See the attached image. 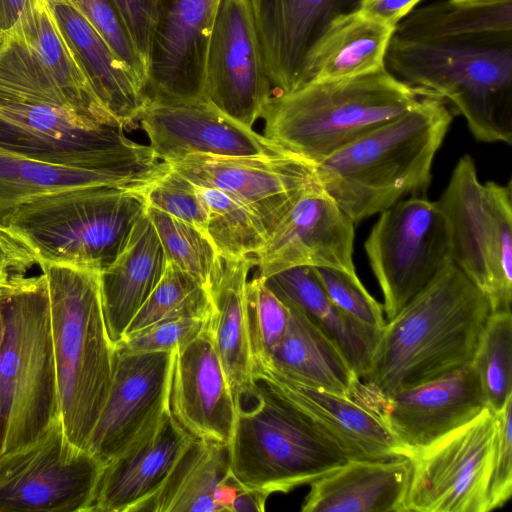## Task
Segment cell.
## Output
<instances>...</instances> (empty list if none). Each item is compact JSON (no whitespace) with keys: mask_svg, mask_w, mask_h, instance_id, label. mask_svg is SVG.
<instances>
[{"mask_svg":"<svg viewBox=\"0 0 512 512\" xmlns=\"http://www.w3.org/2000/svg\"><path fill=\"white\" fill-rule=\"evenodd\" d=\"M209 318H176L154 323L126 335L115 345L119 352H171L198 336Z\"/></svg>","mask_w":512,"mask_h":512,"instance_id":"ee69618b","label":"cell"},{"mask_svg":"<svg viewBox=\"0 0 512 512\" xmlns=\"http://www.w3.org/2000/svg\"><path fill=\"white\" fill-rule=\"evenodd\" d=\"M245 488L231 473L218 485L214 492V500L219 512H231L238 493Z\"/></svg>","mask_w":512,"mask_h":512,"instance_id":"f907efd6","label":"cell"},{"mask_svg":"<svg viewBox=\"0 0 512 512\" xmlns=\"http://www.w3.org/2000/svg\"><path fill=\"white\" fill-rule=\"evenodd\" d=\"M271 96L248 0H219L207 47L203 97L252 128Z\"/></svg>","mask_w":512,"mask_h":512,"instance_id":"9a60e30c","label":"cell"},{"mask_svg":"<svg viewBox=\"0 0 512 512\" xmlns=\"http://www.w3.org/2000/svg\"><path fill=\"white\" fill-rule=\"evenodd\" d=\"M46 0H0V38L18 30Z\"/></svg>","mask_w":512,"mask_h":512,"instance_id":"681fc988","label":"cell"},{"mask_svg":"<svg viewBox=\"0 0 512 512\" xmlns=\"http://www.w3.org/2000/svg\"><path fill=\"white\" fill-rule=\"evenodd\" d=\"M167 258L147 212L134 225L115 260L99 275L103 314L116 345L161 279Z\"/></svg>","mask_w":512,"mask_h":512,"instance_id":"4316f807","label":"cell"},{"mask_svg":"<svg viewBox=\"0 0 512 512\" xmlns=\"http://www.w3.org/2000/svg\"><path fill=\"white\" fill-rule=\"evenodd\" d=\"M434 94L407 84L386 67L372 73L311 81L272 95L261 118L264 136L315 164L403 115Z\"/></svg>","mask_w":512,"mask_h":512,"instance_id":"5b68a950","label":"cell"},{"mask_svg":"<svg viewBox=\"0 0 512 512\" xmlns=\"http://www.w3.org/2000/svg\"><path fill=\"white\" fill-rule=\"evenodd\" d=\"M212 313L210 294L192 276L167 262L161 279L130 322L124 337L159 321L207 319Z\"/></svg>","mask_w":512,"mask_h":512,"instance_id":"74e56055","label":"cell"},{"mask_svg":"<svg viewBox=\"0 0 512 512\" xmlns=\"http://www.w3.org/2000/svg\"><path fill=\"white\" fill-rule=\"evenodd\" d=\"M452 2L462 4V5H470V6H483V5H491L511 0H450Z\"/></svg>","mask_w":512,"mask_h":512,"instance_id":"db71d44e","label":"cell"},{"mask_svg":"<svg viewBox=\"0 0 512 512\" xmlns=\"http://www.w3.org/2000/svg\"><path fill=\"white\" fill-rule=\"evenodd\" d=\"M71 1L146 89L147 66L136 48L115 1Z\"/></svg>","mask_w":512,"mask_h":512,"instance_id":"b9f144b4","label":"cell"},{"mask_svg":"<svg viewBox=\"0 0 512 512\" xmlns=\"http://www.w3.org/2000/svg\"><path fill=\"white\" fill-rule=\"evenodd\" d=\"M147 206L142 191L107 185L70 187L22 203L6 226L39 262L101 272L124 248Z\"/></svg>","mask_w":512,"mask_h":512,"instance_id":"ba28073f","label":"cell"},{"mask_svg":"<svg viewBox=\"0 0 512 512\" xmlns=\"http://www.w3.org/2000/svg\"><path fill=\"white\" fill-rule=\"evenodd\" d=\"M59 418L46 278L14 274L0 348V454L32 444Z\"/></svg>","mask_w":512,"mask_h":512,"instance_id":"8992f818","label":"cell"},{"mask_svg":"<svg viewBox=\"0 0 512 512\" xmlns=\"http://www.w3.org/2000/svg\"><path fill=\"white\" fill-rule=\"evenodd\" d=\"M385 67L448 101L477 141L512 143V32L424 41L392 36Z\"/></svg>","mask_w":512,"mask_h":512,"instance_id":"3957f363","label":"cell"},{"mask_svg":"<svg viewBox=\"0 0 512 512\" xmlns=\"http://www.w3.org/2000/svg\"><path fill=\"white\" fill-rule=\"evenodd\" d=\"M423 0H361L357 10L391 26H396Z\"/></svg>","mask_w":512,"mask_h":512,"instance_id":"c3c4849f","label":"cell"},{"mask_svg":"<svg viewBox=\"0 0 512 512\" xmlns=\"http://www.w3.org/2000/svg\"><path fill=\"white\" fill-rule=\"evenodd\" d=\"M512 397L495 413L497 439L489 487L490 511L503 507L512 494Z\"/></svg>","mask_w":512,"mask_h":512,"instance_id":"f6af8a7d","label":"cell"},{"mask_svg":"<svg viewBox=\"0 0 512 512\" xmlns=\"http://www.w3.org/2000/svg\"><path fill=\"white\" fill-rule=\"evenodd\" d=\"M137 123L155 156L167 163L191 154L242 157L288 152L204 97L149 99Z\"/></svg>","mask_w":512,"mask_h":512,"instance_id":"2e32d148","label":"cell"},{"mask_svg":"<svg viewBox=\"0 0 512 512\" xmlns=\"http://www.w3.org/2000/svg\"><path fill=\"white\" fill-rule=\"evenodd\" d=\"M253 374L268 379L350 461L408 457L381 418L356 400L297 384L267 368H253Z\"/></svg>","mask_w":512,"mask_h":512,"instance_id":"cb8c5ba5","label":"cell"},{"mask_svg":"<svg viewBox=\"0 0 512 512\" xmlns=\"http://www.w3.org/2000/svg\"><path fill=\"white\" fill-rule=\"evenodd\" d=\"M47 282L60 420L85 449L106 401L115 362L102 308L100 272L39 262Z\"/></svg>","mask_w":512,"mask_h":512,"instance_id":"277c9868","label":"cell"},{"mask_svg":"<svg viewBox=\"0 0 512 512\" xmlns=\"http://www.w3.org/2000/svg\"><path fill=\"white\" fill-rule=\"evenodd\" d=\"M149 216L170 262L192 276L209 294L223 268L211 239L193 225L157 208L147 206Z\"/></svg>","mask_w":512,"mask_h":512,"instance_id":"d590c367","label":"cell"},{"mask_svg":"<svg viewBox=\"0 0 512 512\" xmlns=\"http://www.w3.org/2000/svg\"><path fill=\"white\" fill-rule=\"evenodd\" d=\"M230 473L228 444L192 437L161 487L132 512H219L214 492Z\"/></svg>","mask_w":512,"mask_h":512,"instance_id":"d6a6232c","label":"cell"},{"mask_svg":"<svg viewBox=\"0 0 512 512\" xmlns=\"http://www.w3.org/2000/svg\"><path fill=\"white\" fill-rule=\"evenodd\" d=\"M496 439V416L486 407L466 424L410 451L403 512L490 511Z\"/></svg>","mask_w":512,"mask_h":512,"instance_id":"7c38bea8","label":"cell"},{"mask_svg":"<svg viewBox=\"0 0 512 512\" xmlns=\"http://www.w3.org/2000/svg\"><path fill=\"white\" fill-rule=\"evenodd\" d=\"M144 194L148 206L187 222L208 236V211L198 186L172 167Z\"/></svg>","mask_w":512,"mask_h":512,"instance_id":"7bdbcfd3","label":"cell"},{"mask_svg":"<svg viewBox=\"0 0 512 512\" xmlns=\"http://www.w3.org/2000/svg\"><path fill=\"white\" fill-rule=\"evenodd\" d=\"M124 130L51 104L0 98V147L28 159L104 169L156 157Z\"/></svg>","mask_w":512,"mask_h":512,"instance_id":"8fae6325","label":"cell"},{"mask_svg":"<svg viewBox=\"0 0 512 512\" xmlns=\"http://www.w3.org/2000/svg\"><path fill=\"white\" fill-rule=\"evenodd\" d=\"M358 403L378 415L408 453L466 424L487 407L472 363L389 397Z\"/></svg>","mask_w":512,"mask_h":512,"instance_id":"d6986e66","label":"cell"},{"mask_svg":"<svg viewBox=\"0 0 512 512\" xmlns=\"http://www.w3.org/2000/svg\"><path fill=\"white\" fill-rule=\"evenodd\" d=\"M471 363L487 407L494 413L501 411L512 397L511 311L490 314Z\"/></svg>","mask_w":512,"mask_h":512,"instance_id":"f35d334b","label":"cell"},{"mask_svg":"<svg viewBox=\"0 0 512 512\" xmlns=\"http://www.w3.org/2000/svg\"><path fill=\"white\" fill-rule=\"evenodd\" d=\"M169 164L194 184L238 200L268 235L306 191L320 184L316 164L290 151L275 156L191 154Z\"/></svg>","mask_w":512,"mask_h":512,"instance_id":"5bb4252c","label":"cell"},{"mask_svg":"<svg viewBox=\"0 0 512 512\" xmlns=\"http://www.w3.org/2000/svg\"><path fill=\"white\" fill-rule=\"evenodd\" d=\"M354 223L318 184L306 191L254 254L257 276L298 266L356 273Z\"/></svg>","mask_w":512,"mask_h":512,"instance_id":"ac0fdd59","label":"cell"},{"mask_svg":"<svg viewBox=\"0 0 512 512\" xmlns=\"http://www.w3.org/2000/svg\"><path fill=\"white\" fill-rule=\"evenodd\" d=\"M284 303L290 309L286 332L269 361L253 368H267L297 384L352 398L359 378L341 350L300 308Z\"/></svg>","mask_w":512,"mask_h":512,"instance_id":"f1b7e54d","label":"cell"},{"mask_svg":"<svg viewBox=\"0 0 512 512\" xmlns=\"http://www.w3.org/2000/svg\"><path fill=\"white\" fill-rule=\"evenodd\" d=\"M0 153L10 154L7 150L0 147ZM12 154V153H11Z\"/></svg>","mask_w":512,"mask_h":512,"instance_id":"11a10c76","label":"cell"},{"mask_svg":"<svg viewBox=\"0 0 512 512\" xmlns=\"http://www.w3.org/2000/svg\"><path fill=\"white\" fill-rule=\"evenodd\" d=\"M169 409L192 437L229 444L236 407L206 326L175 350Z\"/></svg>","mask_w":512,"mask_h":512,"instance_id":"7402d4cb","label":"cell"},{"mask_svg":"<svg viewBox=\"0 0 512 512\" xmlns=\"http://www.w3.org/2000/svg\"><path fill=\"white\" fill-rule=\"evenodd\" d=\"M16 31L21 32L35 50L78 114L97 123L124 128L94 92L71 44L51 12L48 0L41 3Z\"/></svg>","mask_w":512,"mask_h":512,"instance_id":"836d02e7","label":"cell"},{"mask_svg":"<svg viewBox=\"0 0 512 512\" xmlns=\"http://www.w3.org/2000/svg\"><path fill=\"white\" fill-rule=\"evenodd\" d=\"M210 291L213 313L206 323L223 367L235 407L253 386V361L248 334L246 284L252 256L223 259Z\"/></svg>","mask_w":512,"mask_h":512,"instance_id":"f546056e","label":"cell"},{"mask_svg":"<svg viewBox=\"0 0 512 512\" xmlns=\"http://www.w3.org/2000/svg\"><path fill=\"white\" fill-rule=\"evenodd\" d=\"M283 302L300 308L338 346L359 380L370 371L382 330L362 325L337 309L308 266L285 269L264 278Z\"/></svg>","mask_w":512,"mask_h":512,"instance_id":"1f68e13d","label":"cell"},{"mask_svg":"<svg viewBox=\"0 0 512 512\" xmlns=\"http://www.w3.org/2000/svg\"><path fill=\"white\" fill-rule=\"evenodd\" d=\"M48 5L100 101L124 129L137 128L149 100L144 86L71 0H48Z\"/></svg>","mask_w":512,"mask_h":512,"instance_id":"484cf974","label":"cell"},{"mask_svg":"<svg viewBox=\"0 0 512 512\" xmlns=\"http://www.w3.org/2000/svg\"><path fill=\"white\" fill-rule=\"evenodd\" d=\"M438 203L450 226L452 262L485 294L491 313L511 311V183H481L465 154Z\"/></svg>","mask_w":512,"mask_h":512,"instance_id":"9c48e42d","label":"cell"},{"mask_svg":"<svg viewBox=\"0 0 512 512\" xmlns=\"http://www.w3.org/2000/svg\"><path fill=\"white\" fill-rule=\"evenodd\" d=\"M361 0H248L272 95L301 88L306 56L328 24Z\"/></svg>","mask_w":512,"mask_h":512,"instance_id":"44dd1931","label":"cell"},{"mask_svg":"<svg viewBox=\"0 0 512 512\" xmlns=\"http://www.w3.org/2000/svg\"><path fill=\"white\" fill-rule=\"evenodd\" d=\"M7 282L8 278L0 281V348L4 331V308L7 293Z\"/></svg>","mask_w":512,"mask_h":512,"instance_id":"f5cc1de1","label":"cell"},{"mask_svg":"<svg viewBox=\"0 0 512 512\" xmlns=\"http://www.w3.org/2000/svg\"><path fill=\"white\" fill-rule=\"evenodd\" d=\"M387 320L452 262L451 232L438 201L411 196L382 211L364 243Z\"/></svg>","mask_w":512,"mask_h":512,"instance_id":"30bf717a","label":"cell"},{"mask_svg":"<svg viewBox=\"0 0 512 512\" xmlns=\"http://www.w3.org/2000/svg\"><path fill=\"white\" fill-rule=\"evenodd\" d=\"M219 0H158L148 55L149 99L203 97L209 37Z\"/></svg>","mask_w":512,"mask_h":512,"instance_id":"ffe728a7","label":"cell"},{"mask_svg":"<svg viewBox=\"0 0 512 512\" xmlns=\"http://www.w3.org/2000/svg\"><path fill=\"white\" fill-rule=\"evenodd\" d=\"M411 461H349L310 483L302 512H403Z\"/></svg>","mask_w":512,"mask_h":512,"instance_id":"83f0119b","label":"cell"},{"mask_svg":"<svg viewBox=\"0 0 512 512\" xmlns=\"http://www.w3.org/2000/svg\"><path fill=\"white\" fill-rule=\"evenodd\" d=\"M103 468L68 441L59 418L32 444L0 454V512H89Z\"/></svg>","mask_w":512,"mask_h":512,"instance_id":"4fadbf2b","label":"cell"},{"mask_svg":"<svg viewBox=\"0 0 512 512\" xmlns=\"http://www.w3.org/2000/svg\"><path fill=\"white\" fill-rule=\"evenodd\" d=\"M331 303L354 321L382 330L383 306L374 299L356 273L329 267H311Z\"/></svg>","mask_w":512,"mask_h":512,"instance_id":"60d3db41","label":"cell"},{"mask_svg":"<svg viewBox=\"0 0 512 512\" xmlns=\"http://www.w3.org/2000/svg\"><path fill=\"white\" fill-rule=\"evenodd\" d=\"M175 350L127 353L115 349L110 389L85 447L104 465L169 409Z\"/></svg>","mask_w":512,"mask_h":512,"instance_id":"e0dca14e","label":"cell"},{"mask_svg":"<svg viewBox=\"0 0 512 512\" xmlns=\"http://www.w3.org/2000/svg\"><path fill=\"white\" fill-rule=\"evenodd\" d=\"M454 110L436 94L316 164L323 189L354 224L425 193Z\"/></svg>","mask_w":512,"mask_h":512,"instance_id":"7a4b0ae2","label":"cell"},{"mask_svg":"<svg viewBox=\"0 0 512 512\" xmlns=\"http://www.w3.org/2000/svg\"><path fill=\"white\" fill-rule=\"evenodd\" d=\"M170 168V164L156 157L113 168L88 169L0 153V225L6 226L19 205L43 194L92 185L144 192Z\"/></svg>","mask_w":512,"mask_h":512,"instance_id":"d4e9b609","label":"cell"},{"mask_svg":"<svg viewBox=\"0 0 512 512\" xmlns=\"http://www.w3.org/2000/svg\"><path fill=\"white\" fill-rule=\"evenodd\" d=\"M395 27L358 10L334 18L309 50L303 65L304 85L372 73L385 67Z\"/></svg>","mask_w":512,"mask_h":512,"instance_id":"4dcf8cb0","label":"cell"},{"mask_svg":"<svg viewBox=\"0 0 512 512\" xmlns=\"http://www.w3.org/2000/svg\"><path fill=\"white\" fill-rule=\"evenodd\" d=\"M191 438L168 409L104 465L89 512H132L161 487Z\"/></svg>","mask_w":512,"mask_h":512,"instance_id":"603a6c76","label":"cell"},{"mask_svg":"<svg viewBox=\"0 0 512 512\" xmlns=\"http://www.w3.org/2000/svg\"><path fill=\"white\" fill-rule=\"evenodd\" d=\"M39 260L16 234L0 225V281L14 274H26Z\"/></svg>","mask_w":512,"mask_h":512,"instance_id":"7dc6e473","label":"cell"},{"mask_svg":"<svg viewBox=\"0 0 512 512\" xmlns=\"http://www.w3.org/2000/svg\"><path fill=\"white\" fill-rule=\"evenodd\" d=\"M268 497L261 491L245 487L235 498L231 512H263Z\"/></svg>","mask_w":512,"mask_h":512,"instance_id":"816d5d0a","label":"cell"},{"mask_svg":"<svg viewBox=\"0 0 512 512\" xmlns=\"http://www.w3.org/2000/svg\"><path fill=\"white\" fill-rule=\"evenodd\" d=\"M246 309L254 367L269 361L286 332L290 309L257 275L246 284Z\"/></svg>","mask_w":512,"mask_h":512,"instance_id":"ab89813d","label":"cell"},{"mask_svg":"<svg viewBox=\"0 0 512 512\" xmlns=\"http://www.w3.org/2000/svg\"><path fill=\"white\" fill-rule=\"evenodd\" d=\"M129 33L147 66L158 0H114Z\"/></svg>","mask_w":512,"mask_h":512,"instance_id":"bcb514c9","label":"cell"},{"mask_svg":"<svg viewBox=\"0 0 512 512\" xmlns=\"http://www.w3.org/2000/svg\"><path fill=\"white\" fill-rule=\"evenodd\" d=\"M228 446L231 474L268 496L310 484L350 461L259 374H253L249 394L236 407Z\"/></svg>","mask_w":512,"mask_h":512,"instance_id":"52a82bcc","label":"cell"},{"mask_svg":"<svg viewBox=\"0 0 512 512\" xmlns=\"http://www.w3.org/2000/svg\"><path fill=\"white\" fill-rule=\"evenodd\" d=\"M512 32V0L483 6L450 0L415 8L396 26L393 36L411 41Z\"/></svg>","mask_w":512,"mask_h":512,"instance_id":"e575fe53","label":"cell"},{"mask_svg":"<svg viewBox=\"0 0 512 512\" xmlns=\"http://www.w3.org/2000/svg\"><path fill=\"white\" fill-rule=\"evenodd\" d=\"M198 189L208 211V236L223 259L252 256L265 244L268 233L247 207L218 189Z\"/></svg>","mask_w":512,"mask_h":512,"instance_id":"8d00e7d4","label":"cell"},{"mask_svg":"<svg viewBox=\"0 0 512 512\" xmlns=\"http://www.w3.org/2000/svg\"><path fill=\"white\" fill-rule=\"evenodd\" d=\"M490 314L485 294L449 264L385 323L352 399L386 398L470 364Z\"/></svg>","mask_w":512,"mask_h":512,"instance_id":"6da1fadb","label":"cell"}]
</instances>
